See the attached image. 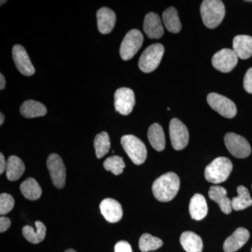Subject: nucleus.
Here are the masks:
<instances>
[{"instance_id": "10", "label": "nucleus", "mask_w": 252, "mask_h": 252, "mask_svg": "<svg viewBox=\"0 0 252 252\" xmlns=\"http://www.w3.org/2000/svg\"><path fill=\"white\" fill-rule=\"evenodd\" d=\"M135 104V94L132 89L121 88L114 94V107L122 115L127 116L132 112Z\"/></svg>"}, {"instance_id": "12", "label": "nucleus", "mask_w": 252, "mask_h": 252, "mask_svg": "<svg viewBox=\"0 0 252 252\" xmlns=\"http://www.w3.org/2000/svg\"><path fill=\"white\" fill-rule=\"evenodd\" d=\"M170 137L172 145L175 150H182L189 143V133L187 126L177 119L170 123Z\"/></svg>"}, {"instance_id": "16", "label": "nucleus", "mask_w": 252, "mask_h": 252, "mask_svg": "<svg viewBox=\"0 0 252 252\" xmlns=\"http://www.w3.org/2000/svg\"><path fill=\"white\" fill-rule=\"evenodd\" d=\"M250 238V233L244 228H238L225 240L223 250L225 252H235L246 244Z\"/></svg>"}, {"instance_id": "5", "label": "nucleus", "mask_w": 252, "mask_h": 252, "mask_svg": "<svg viewBox=\"0 0 252 252\" xmlns=\"http://www.w3.org/2000/svg\"><path fill=\"white\" fill-rule=\"evenodd\" d=\"M164 51V46L160 44H152L144 50L138 63L141 71L149 73L155 70L161 61Z\"/></svg>"}, {"instance_id": "14", "label": "nucleus", "mask_w": 252, "mask_h": 252, "mask_svg": "<svg viewBox=\"0 0 252 252\" xmlns=\"http://www.w3.org/2000/svg\"><path fill=\"white\" fill-rule=\"evenodd\" d=\"M99 209L104 219L109 223H117L122 219V205L114 199H104L101 202Z\"/></svg>"}, {"instance_id": "26", "label": "nucleus", "mask_w": 252, "mask_h": 252, "mask_svg": "<svg viewBox=\"0 0 252 252\" xmlns=\"http://www.w3.org/2000/svg\"><path fill=\"white\" fill-rule=\"evenodd\" d=\"M20 189L25 198L31 200H38L40 198L41 193H42L40 185L32 177L25 180L21 184Z\"/></svg>"}, {"instance_id": "20", "label": "nucleus", "mask_w": 252, "mask_h": 252, "mask_svg": "<svg viewBox=\"0 0 252 252\" xmlns=\"http://www.w3.org/2000/svg\"><path fill=\"white\" fill-rule=\"evenodd\" d=\"M208 207L206 200L201 194L196 193L190 199L189 212L194 220H200L206 217Z\"/></svg>"}, {"instance_id": "35", "label": "nucleus", "mask_w": 252, "mask_h": 252, "mask_svg": "<svg viewBox=\"0 0 252 252\" xmlns=\"http://www.w3.org/2000/svg\"><path fill=\"white\" fill-rule=\"evenodd\" d=\"M11 225V220L7 217H1L0 218V232L4 233L9 229Z\"/></svg>"}, {"instance_id": "6", "label": "nucleus", "mask_w": 252, "mask_h": 252, "mask_svg": "<svg viewBox=\"0 0 252 252\" xmlns=\"http://www.w3.org/2000/svg\"><path fill=\"white\" fill-rule=\"evenodd\" d=\"M144 36L138 30H131L126 34L120 47V56L124 61L133 58L142 47Z\"/></svg>"}, {"instance_id": "30", "label": "nucleus", "mask_w": 252, "mask_h": 252, "mask_svg": "<svg viewBox=\"0 0 252 252\" xmlns=\"http://www.w3.org/2000/svg\"><path fill=\"white\" fill-rule=\"evenodd\" d=\"M162 244L163 243L160 238L152 236L148 233H144L141 236L139 241V248L141 252H148L161 248Z\"/></svg>"}, {"instance_id": "32", "label": "nucleus", "mask_w": 252, "mask_h": 252, "mask_svg": "<svg viewBox=\"0 0 252 252\" xmlns=\"http://www.w3.org/2000/svg\"><path fill=\"white\" fill-rule=\"evenodd\" d=\"M14 199L8 193H1L0 195V214L6 215L12 210L14 207Z\"/></svg>"}, {"instance_id": "36", "label": "nucleus", "mask_w": 252, "mask_h": 252, "mask_svg": "<svg viewBox=\"0 0 252 252\" xmlns=\"http://www.w3.org/2000/svg\"><path fill=\"white\" fill-rule=\"evenodd\" d=\"M6 164L7 161L5 160V158L2 153L0 154V174L2 175L3 172H6Z\"/></svg>"}, {"instance_id": "17", "label": "nucleus", "mask_w": 252, "mask_h": 252, "mask_svg": "<svg viewBox=\"0 0 252 252\" xmlns=\"http://www.w3.org/2000/svg\"><path fill=\"white\" fill-rule=\"evenodd\" d=\"M115 13L107 7H102L97 12V28L99 32L107 34L114 29L116 24Z\"/></svg>"}, {"instance_id": "27", "label": "nucleus", "mask_w": 252, "mask_h": 252, "mask_svg": "<svg viewBox=\"0 0 252 252\" xmlns=\"http://www.w3.org/2000/svg\"><path fill=\"white\" fill-rule=\"evenodd\" d=\"M162 21L167 31L172 33H177L182 29L180 18L177 10L174 7H169L162 14Z\"/></svg>"}, {"instance_id": "3", "label": "nucleus", "mask_w": 252, "mask_h": 252, "mask_svg": "<svg viewBox=\"0 0 252 252\" xmlns=\"http://www.w3.org/2000/svg\"><path fill=\"white\" fill-rule=\"evenodd\" d=\"M233 167V163L228 158H217L205 168V179L211 183H222L228 178Z\"/></svg>"}, {"instance_id": "9", "label": "nucleus", "mask_w": 252, "mask_h": 252, "mask_svg": "<svg viewBox=\"0 0 252 252\" xmlns=\"http://www.w3.org/2000/svg\"><path fill=\"white\" fill-rule=\"evenodd\" d=\"M53 184L56 188L63 189L65 185L66 169L62 158L56 154H51L46 161Z\"/></svg>"}, {"instance_id": "29", "label": "nucleus", "mask_w": 252, "mask_h": 252, "mask_svg": "<svg viewBox=\"0 0 252 252\" xmlns=\"http://www.w3.org/2000/svg\"><path fill=\"white\" fill-rule=\"evenodd\" d=\"M94 147L97 158H101L108 153L110 149L111 143L107 132H102L96 135L94 140Z\"/></svg>"}, {"instance_id": "31", "label": "nucleus", "mask_w": 252, "mask_h": 252, "mask_svg": "<svg viewBox=\"0 0 252 252\" xmlns=\"http://www.w3.org/2000/svg\"><path fill=\"white\" fill-rule=\"evenodd\" d=\"M103 166L107 171L112 172L114 175H119L123 173L126 164L122 157L113 156L104 160Z\"/></svg>"}, {"instance_id": "38", "label": "nucleus", "mask_w": 252, "mask_h": 252, "mask_svg": "<svg viewBox=\"0 0 252 252\" xmlns=\"http://www.w3.org/2000/svg\"><path fill=\"white\" fill-rule=\"evenodd\" d=\"M4 122V115L2 113H0V125H2Z\"/></svg>"}, {"instance_id": "8", "label": "nucleus", "mask_w": 252, "mask_h": 252, "mask_svg": "<svg viewBox=\"0 0 252 252\" xmlns=\"http://www.w3.org/2000/svg\"><path fill=\"white\" fill-rule=\"evenodd\" d=\"M207 101L209 105L222 117L232 119L236 115L237 107L234 102L225 96L212 93L207 95Z\"/></svg>"}, {"instance_id": "33", "label": "nucleus", "mask_w": 252, "mask_h": 252, "mask_svg": "<svg viewBox=\"0 0 252 252\" xmlns=\"http://www.w3.org/2000/svg\"><path fill=\"white\" fill-rule=\"evenodd\" d=\"M244 89L252 94V67L249 69L244 77Z\"/></svg>"}, {"instance_id": "19", "label": "nucleus", "mask_w": 252, "mask_h": 252, "mask_svg": "<svg viewBox=\"0 0 252 252\" xmlns=\"http://www.w3.org/2000/svg\"><path fill=\"white\" fill-rule=\"evenodd\" d=\"M233 51L238 59L246 60L252 56V36L238 35L233 41Z\"/></svg>"}, {"instance_id": "18", "label": "nucleus", "mask_w": 252, "mask_h": 252, "mask_svg": "<svg viewBox=\"0 0 252 252\" xmlns=\"http://www.w3.org/2000/svg\"><path fill=\"white\" fill-rule=\"evenodd\" d=\"M209 197L220 205L223 213L230 214L231 212V200L227 197L226 190L220 186H212L209 190Z\"/></svg>"}, {"instance_id": "28", "label": "nucleus", "mask_w": 252, "mask_h": 252, "mask_svg": "<svg viewBox=\"0 0 252 252\" xmlns=\"http://www.w3.org/2000/svg\"><path fill=\"white\" fill-rule=\"evenodd\" d=\"M237 191H238V196L235 197L231 200L232 209L235 211H240L252 206V199L248 189L243 186H240L237 189Z\"/></svg>"}, {"instance_id": "41", "label": "nucleus", "mask_w": 252, "mask_h": 252, "mask_svg": "<svg viewBox=\"0 0 252 252\" xmlns=\"http://www.w3.org/2000/svg\"></svg>"}, {"instance_id": "23", "label": "nucleus", "mask_w": 252, "mask_h": 252, "mask_svg": "<svg viewBox=\"0 0 252 252\" xmlns=\"http://www.w3.org/2000/svg\"><path fill=\"white\" fill-rule=\"evenodd\" d=\"M20 111L23 117L28 119L44 117L47 112V109L44 104L32 99L23 102Z\"/></svg>"}, {"instance_id": "11", "label": "nucleus", "mask_w": 252, "mask_h": 252, "mask_svg": "<svg viewBox=\"0 0 252 252\" xmlns=\"http://www.w3.org/2000/svg\"><path fill=\"white\" fill-rule=\"evenodd\" d=\"M238 62V57L233 50L223 49L218 51L212 58L214 67L221 72H230L233 70Z\"/></svg>"}, {"instance_id": "13", "label": "nucleus", "mask_w": 252, "mask_h": 252, "mask_svg": "<svg viewBox=\"0 0 252 252\" xmlns=\"http://www.w3.org/2000/svg\"><path fill=\"white\" fill-rule=\"evenodd\" d=\"M13 59L18 70L23 75H33L35 72L34 66L32 64L31 59L27 54V51L23 46L16 44L12 50Z\"/></svg>"}, {"instance_id": "34", "label": "nucleus", "mask_w": 252, "mask_h": 252, "mask_svg": "<svg viewBox=\"0 0 252 252\" xmlns=\"http://www.w3.org/2000/svg\"><path fill=\"white\" fill-rule=\"evenodd\" d=\"M114 251L115 252H132L130 244L126 241H120L116 244Z\"/></svg>"}, {"instance_id": "1", "label": "nucleus", "mask_w": 252, "mask_h": 252, "mask_svg": "<svg viewBox=\"0 0 252 252\" xmlns=\"http://www.w3.org/2000/svg\"><path fill=\"white\" fill-rule=\"evenodd\" d=\"M180 187V180L175 172H167L154 181L152 191L160 202H169L175 198Z\"/></svg>"}, {"instance_id": "2", "label": "nucleus", "mask_w": 252, "mask_h": 252, "mask_svg": "<svg viewBox=\"0 0 252 252\" xmlns=\"http://www.w3.org/2000/svg\"><path fill=\"white\" fill-rule=\"evenodd\" d=\"M225 6L220 0H205L200 6V14L205 26L210 29L218 27L225 16Z\"/></svg>"}, {"instance_id": "40", "label": "nucleus", "mask_w": 252, "mask_h": 252, "mask_svg": "<svg viewBox=\"0 0 252 252\" xmlns=\"http://www.w3.org/2000/svg\"><path fill=\"white\" fill-rule=\"evenodd\" d=\"M5 2H6V1H1V6L3 4H4Z\"/></svg>"}, {"instance_id": "4", "label": "nucleus", "mask_w": 252, "mask_h": 252, "mask_svg": "<svg viewBox=\"0 0 252 252\" xmlns=\"http://www.w3.org/2000/svg\"><path fill=\"white\" fill-rule=\"evenodd\" d=\"M121 143L130 160L135 165H140L145 162L147 150L145 144L138 137L132 135L123 136Z\"/></svg>"}, {"instance_id": "7", "label": "nucleus", "mask_w": 252, "mask_h": 252, "mask_svg": "<svg viewBox=\"0 0 252 252\" xmlns=\"http://www.w3.org/2000/svg\"><path fill=\"white\" fill-rule=\"evenodd\" d=\"M225 147L233 157L245 158L251 154L252 149L248 141L233 132H228L225 135Z\"/></svg>"}, {"instance_id": "24", "label": "nucleus", "mask_w": 252, "mask_h": 252, "mask_svg": "<svg viewBox=\"0 0 252 252\" xmlns=\"http://www.w3.org/2000/svg\"><path fill=\"white\" fill-rule=\"evenodd\" d=\"M148 139L151 145L158 152H162L165 147V138L161 126L154 124L149 127Z\"/></svg>"}, {"instance_id": "15", "label": "nucleus", "mask_w": 252, "mask_h": 252, "mask_svg": "<svg viewBox=\"0 0 252 252\" xmlns=\"http://www.w3.org/2000/svg\"><path fill=\"white\" fill-rule=\"evenodd\" d=\"M143 28L144 32L150 39H159L163 35L161 20L155 13H149L146 15Z\"/></svg>"}, {"instance_id": "21", "label": "nucleus", "mask_w": 252, "mask_h": 252, "mask_svg": "<svg viewBox=\"0 0 252 252\" xmlns=\"http://www.w3.org/2000/svg\"><path fill=\"white\" fill-rule=\"evenodd\" d=\"M182 248L187 252H202L203 243L199 235L191 231H186L180 237Z\"/></svg>"}, {"instance_id": "37", "label": "nucleus", "mask_w": 252, "mask_h": 252, "mask_svg": "<svg viewBox=\"0 0 252 252\" xmlns=\"http://www.w3.org/2000/svg\"><path fill=\"white\" fill-rule=\"evenodd\" d=\"M6 86V80L2 74H0V89L3 90Z\"/></svg>"}, {"instance_id": "25", "label": "nucleus", "mask_w": 252, "mask_h": 252, "mask_svg": "<svg viewBox=\"0 0 252 252\" xmlns=\"http://www.w3.org/2000/svg\"><path fill=\"white\" fill-rule=\"evenodd\" d=\"M26 167L20 158L16 156H11L8 158L6 164V174L8 180L16 181L19 180L24 173Z\"/></svg>"}, {"instance_id": "39", "label": "nucleus", "mask_w": 252, "mask_h": 252, "mask_svg": "<svg viewBox=\"0 0 252 252\" xmlns=\"http://www.w3.org/2000/svg\"><path fill=\"white\" fill-rule=\"evenodd\" d=\"M64 252H77L75 250H72V249H69V250H66Z\"/></svg>"}, {"instance_id": "22", "label": "nucleus", "mask_w": 252, "mask_h": 252, "mask_svg": "<svg viewBox=\"0 0 252 252\" xmlns=\"http://www.w3.org/2000/svg\"><path fill=\"white\" fill-rule=\"evenodd\" d=\"M35 228L30 225L23 227L22 233L24 238L32 244H38L42 242L46 237V228L45 225L39 220L35 221Z\"/></svg>"}]
</instances>
